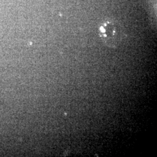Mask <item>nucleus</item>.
I'll return each mask as SVG.
<instances>
[{
	"mask_svg": "<svg viewBox=\"0 0 157 157\" xmlns=\"http://www.w3.org/2000/svg\"><path fill=\"white\" fill-rule=\"evenodd\" d=\"M99 31L101 39L109 47H117L124 37V32L121 26L113 21L103 23Z\"/></svg>",
	"mask_w": 157,
	"mask_h": 157,
	"instance_id": "f257e3e1",
	"label": "nucleus"
}]
</instances>
